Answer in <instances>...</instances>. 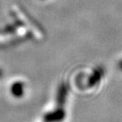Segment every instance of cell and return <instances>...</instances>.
Segmentation results:
<instances>
[{
    "label": "cell",
    "instance_id": "6da1fadb",
    "mask_svg": "<svg viewBox=\"0 0 122 122\" xmlns=\"http://www.w3.org/2000/svg\"><path fill=\"white\" fill-rule=\"evenodd\" d=\"M118 67H119V69H120V70H122V60L119 61V63H118Z\"/></svg>",
    "mask_w": 122,
    "mask_h": 122
}]
</instances>
